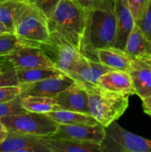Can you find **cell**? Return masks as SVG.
Segmentation results:
<instances>
[{"label":"cell","mask_w":151,"mask_h":152,"mask_svg":"<svg viewBox=\"0 0 151 152\" xmlns=\"http://www.w3.org/2000/svg\"><path fill=\"white\" fill-rule=\"evenodd\" d=\"M116 24L113 0H106L100 7L87 10L86 23L79 52L87 59L99 62V49L115 46Z\"/></svg>","instance_id":"6da1fadb"},{"label":"cell","mask_w":151,"mask_h":152,"mask_svg":"<svg viewBox=\"0 0 151 152\" xmlns=\"http://www.w3.org/2000/svg\"><path fill=\"white\" fill-rule=\"evenodd\" d=\"M86 16L87 10L76 1L60 0L51 16L47 19L50 37L66 42L78 50Z\"/></svg>","instance_id":"7a4b0ae2"},{"label":"cell","mask_w":151,"mask_h":152,"mask_svg":"<svg viewBox=\"0 0 151 152\" xmlns=\"http://www.w3.org/2000/svg\"><path fill=\"white\" fill-rule=\"evenodd\" d=\"M86 91L88 94L90 114L105 127L119 119L128 107L127 95L110 91L100 87Z\"/></svg>","instance_id":"3957f363"},{"label":"cell","mask_w":151,"mask_h":152,"mask_svg":"<svg viewBox=\"0 0 151 152\" xmlns=\"http://www.w3.org/2000/svg\"><path fill=\"white\" fill-rule=\"evenodd\" d=\"M14 34L28 46L40 47L50 40L46 17L28 4L16 21Z\"/></svg>","instance_id":"277c9868"},{"label":"cell","mask_w":151,"mask_h":152,"mask_svg":"<svg viewBox=\"0 0 151 152\" xmlns=\"http://www.w3.org/2000/svg\"><path fill=\"white\" fill-rule=\"evenodd\" d=\"M0 121L7 132H16L37 136H52L59 123L42 113L25 111L16 115L0 117Z\"/></svg>","instance_id":"5b68a950"},{"label":"cell","mask_w":151,"mask_h":152,"mask_svg":"<svg viewBox=\"0 0 151 152\" xmlns=\"http://www.w3.org/2000/svg\"><path fill=\"white\" fill-rule=\"evenodd\" d=\"M101 152H151V140L123 129L115 121L105 127Z\"/></svg>","instance_id":"8992f818"},{"label":"cell","mask_w":151,"mask_h":152,"mask_svg":"<svg viewBox=\"0 0 151 152\" xmlns=\"http://www.w3.org/2000/svg\"><path fill=\"white\" fill-rule=\"evenodd\" d=\"M49 56L56 66V69L68 75L76 62L82 56L76 48L66 42L50 38L48 42L40 47Z\"/></svg>","instance_id":"52a82bcc"},{"label":"cell","mask_w":151,"mask_h":152,"mask_svg":"<svg viewBox=\"0 0 151 152\" xmlns=\"http://www.w3.org/2000/svg\"><path fill=\"white\" fill-rule=\"evenodd\" d=\"M105 136V127L101 124L89 125L59 124L52 137L80 143L101 145Z\"/></svg>","instance_id":"ba28073f"},{"label":"cell","mask_w":151,"mask_h":152,"mask_svg":"<svg viewBox=\"0 0 151 152\" xmlns=\"http://www.w3.org/2000/svg\"><path fill=\"white\" fill-rule=\"evenodd\" d=\"M111 70L101 62L90 60L82 55L67 76L85 90L91 91L99 88L101 76Z\"/></svg>","instance_id":"9c48e42d"},{"label":"cell","mask_w":151,"mask_h":152,"mask_svg":"<svg viewBox=\"0 0 151 152\" xmlns=\"http://www.w3.org/2000/svg\"><path fill=\"white\" fill-rule=\"evenodd\" d=\"M16 69L30 68H56L47 53L39 47L22 46L7 55Z\"/></svg>","instance_id":"30bf717a"},{"label":"cell","mask_w":151,"mask_h":152,"mask_svg":"<svg viewBox=\"0 0 151 152\" xmlns=\"http://www.w3.org/2000/svg\"><path fill=\"white\" fill-rule=\"evenodd\" d=\"M75 82L66 75L44 79L30 83H23L20 87V96H47L55 97L63 90L66 89Z\"/></svg>","instance_id":"8fae6325"},{"label":"cell","mask_w":151,"mask_h":152,"mask_svg":"<svg viewBox=\"0 0 151 152\" xmlns=\"http://www.w3.org/2000/svg\"><path fill=\"white\" fill-rule=\"evenodd\" d=\"M41 136L7 132L0 142V152H50L42 143Z\"/></svg>","instance_id":"7c38bea8"},{"label":"cell","mask_w":151,"mask_h":152,"mask_svg":"<svg viewBox=\"0 0 151 152\" xmlns=\"http://www.w3.org/2000/svg\"><path fill=\"white\" fill-rule=\"evenodd\" d=\"M55 99L62 110L90 114L87 91L76 83L58 94Z\"/></svg>","instance_id":"4fadbf2b"},{"label":"cell","mask_w":151,"mask_h":152,"mask_svg":"<svg viewBox=\"0 0 151 152\" xmlns=\"http://www.w3.org/2000/svg\"><path fill=\"white\" fill-rule=\"evenodd\" d=\"M113 5L116 24L115 47L124 50L136 24L127 0H113Z\"/></svg>","instance_id":"5bb4252c"},{"label":"cell","mask_w":151,"mask_h":152,"mask_svg":"<svg viewBox=\"0 0 151 152\" xmlns=\"http://www.w3.org/2000/svg\"><path fill=\"white\" fill-rule=\"evenodd\" d=\"M99 86L110 91L131 96L136 94L133 81L129 72L111 70L99 80Z\"/></svg>","instance_id":"9a60e30c"},{"label":"cell","mask_w":151,"mask_h":152,"mask_svg":"<svg viewBox=\"0 0 151 152\" xmlns=\"http://www.w3.org/2000/svg\"><path fill=\"white\" fill-rule=\"evenodd\" d=\"M124 51L133 59L151 65V41L144 35L138 25H135Z\"/></svg>","instance_id":"2e32d148"},{"label":"cell","mask_w":151,"mask_h":152,"mask_svg":"<svg viewBox=\"0 0 151 152\" xmlns=\"http://www.w3.org/2000/svg\"><path fill=\"white\" fill-rule=\"evenodd\" d=\"M98 61L115 71L129 72L133 59L124 51L115 46L101 48L97 52Z\"/></svg>","instance_id":"e0dca14e"},{"label":"cell","mask_w":151,"mask_h":152,"mask_svg":"<svg viewBox=\"0 0 151 152\" xmlns=\"http://www.w3.org/2000/svg\"><path fill=\"white\" fill-rule=\"evenodd\" d=\"M136 94L141 99L151 96V67L145 62L133 59L129 71Z\"/></svg>","instance_id":"ac0fdd59"},{"label":"cell","mask_w":151,"mask_h":152,"mask_svg":"<svg viewBox=\"0 0 151 152\" xmlns=\"http://www.w3.org/2000/svg\"><path fill=\"white\" fill-rule=\"evenodd\" d=\"M42 143L50 152H101V145L80 143L66 140L56 139L51 136L41 137Z\"/></svg>","instance_id":"d6986e66"},{"label":"cell","mask_w":151,"mask_h":152,"mask_svg":"<svg viewBox=\"0 0 151 152\" xmlns=\"http://www.w3.org/2000/svg\"><path fill=\"white\" fill-rule=\"evenodd\" d=\"M50 118L59 124L69 125H89L96 126L99 124L90 114L77 112V111L58 110L46 113Z\"/></svg>","instance_id":"ffe728a7"},{"label":"cell","mask_w":151,"mask_h":152,"mask_svg":"<svg viewBox=\"0 0 151 152\" xmlns=\"http://www.w3.org/2000/svg\"><path fill=\"white\" fill-rule=\"evenodd\" d=\"M27 5L28 4L25 1H9L0 2V22L14 33L16 21Z\"/></svg>","instance_id":"44dd1931"},{"label":"cell","mask_w":151,"mask_h":152,"mask_svg":"<svg viewBox=\"0 0 151 152\" xmlns=\"http://www.w3.org/2000/svg\"><path fill=\"white\" fill-rule=\"evenodd\" d=\"M22 104L28 111L46 114L50 111L62 110L59 106L55 97L28 96L22 97Z\"/></svg>","instance_id":"7402d4cb"},{"label":"cell","mask_w":151,"mask_h":152,"mask_svg":"<svg viewBox=\"0 0 151 152\" xmlns=\"http://www.w3.org/2000/svg\"><path fill=\"white\" fill-rule=\"evenodd\" d=\"M16 73L20 84L34 83L44 79L65 75L62 71L56 68H19L16 69Z\"/></svg>","instance_id":"603a6c76"},{"label":"cell","mask_w":151,"mask_h":152,"mask_svg":"<svg viewBox=\"0 0 151 152\" xmlns=\"http://www.w3.org/2000/svg\"><path fill=\"white\" fill-rule=\"evenodd\" d=\"M22 46L25 45L13 33L0 34V56H7Z\"/></svg>","instance_id":"cb8c5ba5"},{"label":"cell","mask_w":151,"mask_h":152,"mask_svg":"<svg viewBox=\"0 0 151 152\" xmlns=\"http://www.w3.org/2000/svg\"><path fill=\"white\" fill-rule=\"evenodd\" d=\"M22 97L19 94L14 99L0 102V117L16 115L28 111L22 106Z\"/></svg>","instance_id":"d4e9b609"},{"label":"cell","mask_w":151,"mask_h":152,"mask_svg":"<svg viewBox=\"0 0 151 152\" xmlns=\"http://www.w3.org/2000/svg\"><path fill=\"white\" fill-rule=\"evenodd\" d=\"M60 0H25L28 5L34 7L48 19L58 5Z\"/></svg>","instance_id":"484cf974"},{"label":"cell","mask_w":151,"mask_h":152,"mask_svg":"<svg viewBox=\"0 0 151 152\" xmlns=\"http://www.w3.org/2000/svg\"><path fill=\"white\" fill-rule=\"evenodd\" d=\"M20 85L16 75V68L0 69V87L19 86Z\"/></svg>","instance_id":"4316f807"},{"label":"cell","mask_w":151,"mask_h":152,"mask_svg":"<svg viewBox=\"0 0 151 152\" xmlns=\"http://www.w3.org/2000/svg\"><path fill=\"white\" fill-rule=\"evenodd\" d=\"M136 25L142 30L144 35L151 41V0H150L143 14Z\"/></svg>","instance_id":"83f0119b"},{"label":"cell","mask_w":151,"mask_h":152,"mask_svg":"<svg viewBox=\"0 0 151 152\" xmlns=\"http://www.w3.org/2000/svg\"><path fill=\"white\" fill-rule=\"evenodd\" d=\"M130 10L134 19L135 24L137 23L143 14L150 0H127Z\"/></svg>","instance_id":"f1b7e54d"},{"label":"cell","mask_w":151,"mask_h":152,"mask_svg":"<svg viewBox=\"0 0 151 152\" xmlns=\"http://www.w3.org/2000/svg\"><path fill=\"white\" fill-rule=\"evenodd\" d=\"M20 94L19 86L0 87V102L10 100Z\"/></svg>","instance_id":"f546056e"},{"label":"cell","mask_w":151,"mask_h":152,"mask_svg":"<svg viewBox=\"0 0 151 152\" xmlns=\"http://www.w3.org/2000/svg\"><path fill=\"white\" fill-rule=\"evenodd\" d=\"M105 1L106 0H76L77 4L85 10L99 8Z\"/></svg>","instance_id":"4dcf8cb0"},{"label":"cell","mask_w":151,"mask_h":152,"mask_svg":"<svg viewBox=\"0 0 151 152\" xmlns=\"http://www.w3.org/2000/svg\"><path fill=\"white\" fill-rule=\"evenodd\" d=\"M142 100L144 112L151 117V96H147L142 99Z\"/></svg>","instance_id":"1f68e13d"},{"label":"cell","mask_w":151,"mask_h":152,"mask_svg":"<svg viewBox=\"0 0 151 152\" xmlns=\"http://www.w3.org/2000/svg\"><path fill=\"white\" fill-rule=\"evenodd\" d=\"M11 68H14V66L8 58L6 56H0V69Z\"/></svg>","instance_id":"d6a6232c"},{"label":"cell","mask_w":151,"mask_h":152,"mask_svg":"<svg viewBox=\"0 0 151 152\" xmlns=\"http://www.w3.org/2000/svg\"><path fill=\"white\" fill-rule=\"evenodd\" d=\"M6 33H13V31L0 22V34H6ZM13 34H14V33H13Z\"/></svg>","instance_id":"836d02e7"},{"label":"cell","mask_w":151,"mask_h":152,"mask_svg":"<svg viewBox=\"0 0 151 152\" xmlns=\"http://www.w3.org/2000/svg\"><path fill=\"white\" fill-rule=\"evenodd\" d=\"M7 133V131H0V142H1L5 138Z\"/></svg>","instance_id":"e575fe53"},{"label":"cell","mask_w":151,"mask_h":152,"mask_svg":"<svg viewBox=\"0 0 151 152\" xmlns=\"http://www.w3.org/2000/svg\"><path fill=\"white\" fill-rule=\"evenodd\" d=\"M25 1V0H0V2H4V1Z\"/></svg>","instance_id":"d590c367"},{"label":"cell","mask_w":151,"mask_h":152,"mask_svg":"<svg viewBox=\"0 0 151 152\" xmlns=\"http://www.w3.org/2000/svg\"><path fill=\"white\" fill-rule=\"evenodd\" d=\"M0 131H7L5 129V128L4 127V126L2 125V123H1V121H0Z\"/></svg>","instance_id":"8d00e7d4"},{"label":"cell","mask_w":151,"mask_h":152,"mask_svg":"<svg viewBox=\"0 0 151 152\" xmlns=\"http://www.w3.org/2000/svg\"><path fill=\"white\" fill-rule=\"evenodd\" d=\"M150 65V67H151V65Z\"/></svg>","instance_id":"74e56055"},{"label":"cell","mask_w":151,"mask_h":152,"mask_svg":"<svg viewBox=\"0 0 151 152\" xmlns=\"http://www.w3.org/2000/svg\"><path fill=\"white\" fill-rule=\"evenodd\" d=\"M74 1H76V0H74Z\"/></svg>","instance_id":"f35d334b"}]
</instances>
